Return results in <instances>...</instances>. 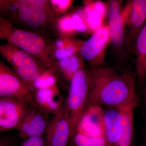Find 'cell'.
<instances>
[{"instance_id":"cell-10","label":"cell","mask_w":146,"mask_h":146,"mask_svg":"<svg viewBox=\"0 0 146 146\" xmlns=\"http://www.w3.org/2000/svg\"><path fill=\"white\" fill-rule=\"evenodd\" d=\"M125 23L129 27L127 36L129 50L133 48L138 34L146 23V0H133L122 13Z\"/></svg>"},{"instance_id":"cell-1","label":"cell","mask_w":146,"mask_h":146,"mask_svg":"<svg viewBox=\"0 0 146 146\" xmlns=\"http://www.w3.org/2000/svg\"><path fill=\"white\" fill-rule=\"evenodd\" d=\"M91 87L87 108L104 106L119 109L138 103L136 76L129 72L120 73L103 65L89 70Z\"/></svg>"},{"instance_id":"cell-11","label":"cell","mask_w":146,"mask_h":146,"mask_svg":"<svg viewBox=\"0 0 146 146\" xmlns=\"http://www.w3.org/2000/svg\"><path fill=\"white\" fill-rule=\"evenodd\" d=\"M14 6L21 21L31 27H39L47 21L46 1L21 0L17 1Z\"/></svg>"},{"instance_id":"cell-25","label":"cell","mask_w":146,"mask_h":146,"mask_svg":"<svg viewBox=\"0 0 146 146\" xmlns=\"http://www.w3.org/2000/svg\"><path fill=\"white\" fill-rule=\"evenodd\" d=\"M50 2L55 8L59 11H63L70 7L72 3L70 1H51Z\"/></svg>"},{"instance_id":"cell-23","label":"cell","mask_w":146,"mask_h":146,"mask_svg":"<svg viewBox=\"0 0 146 146\" xmlns=\"http://www.w3.org/2000/svg\"><path fill=\"white\" fill-rule=\"evenodd\" d=\"M88 5L92 9L98 13L103 19H104L107 13V7L103 2L100 1L93 2Z\"/></svg>"},{"instance_id":"cell-21","label":"cell","mask_w":146,"mask_h":146,"mask_svg":"<svg viewBox=\"0 0 146 146\" xmlns=\"http://www.w3.org/2000/svg\"><path fill=\"white\" fill-rule=\"evenodd\" d=\"M54 74L45 72L41 75L33 83V87L37 89H48L55 83Z\"/></svg>"},{"instance_id":"cell-26","label":"cell","mask_w":146,"mask_h":146,"mask_svg":"<svg viewBox=\"0 0 146 146\" xmlns=\"http://www.w3.org/2000/svg\"><path fill=\"white\" fill-rule=\"evenodd\" d=\"M0 146H16L15 142L11 138H1L0 141Z\"/></svg>"},{"instance_id":"cell-24","label":"cell","mask_w":146,"mask_h":146,"mask_svg":"<svg viewBox=\"0 0 146 146\" xmlns=\"http://www.w3.org/2000/svg\"><path fill=\"white\" fill-rule=\"evenodd\" d=\"M74 25L76 31L80 32H84L87 30V27L86 24L83 21V18L78 14H75L72 16Z\"/></svg>"},{"instance_id":"cell-5","label":"cell","mask_w":146,"mask_h":146,"mask_svg":"<svg viewBox=\"0 0 146 146\" xmlns=\"http://www.w3.org/2000/svg\"><path fill=\"white\" fill-rule=\"evenodd\" d=\"M4 33L10 44L40 58L47 66L44 58L45 56L49 59L46 56L48 54L47 45L40 35L31 32L14 29H10Z\"/></svg>"},{"instance_id":"cell-13","label":"cell","mask_w":146,"mask_h":146,"mask_svg":"<svg viewBox=\"0 0 146 146\" xmlns=\"http://www.w3.org/2000/svg\"><path fill=\"white\" fill-rule=\"evenodd\" d=\"M104 114L100 106H91L87 108L76 132L93 137L105 136Z\"/></svg>"},{"instance_id":"cell-14","label":"cell","mask_w":146,"mask_h":146,"mask_svg":"<svg viewBox=\"0 0 146 146\" xmlns=\"http://www.w3.org/2000/svg\"><path fill=\"white\" fill-rule=\"evenodd\" d=\"M104 123L107 146H114L120 140L123 131V120L119 110L114 108L104 112Z\"/></svg>"},{"instance_id":"cell-15","label":"cell","mask_w":146,"mask_h":146,"mask_svg":"<svg viewBox=\"0 0 146 146\" xmlns=\"http://www.w3.org/2000/svg\"><path fill=\"white\" fill-rule=\"evenodd\" d=\"M133 49L136 56V78L143 85L146 80V23L138 35Z\"/></svg>"},{"instance_id":"cell-4","label":"cell","mask_w":146,"mask_h":146,"mask_svg":"<svg viewBox=\"0 0 146 146\" xmlns=\"http://www.w3.org/2000/svg\"><path fill=\"white\" fill-rule=\"evenodd\" d=\"M54 115L46 130V146H67L76 133L68 112L62 106Z\"/></svg>"},{"instance_id":"cell-3","label":"cell","mask_w":146,"mask_h":146,"mask_svg":"<svg viewBox=\"0 0 146 146\" xmlns=\"http://www.w3.org/2000/svg\"><path fill=\"white\" fill-rule=\"evenodd\" d=\"M12 46H1V52L13 66L18 76L33 89L34 82L44 71L40 68L31 55L15 45Z\"/></svg>"},{"instance_id":"cell-17","label":"cell","mask_w":146,"mask_h":146,"mask_svg":"<svg viewBox=\"0 0 146 146\" xmlns=\"http://www.w3.org/2000/svg\"><path fill=\"white\" fill-rule=\"evenodd\" d=\"M138 103L125 106L118 109L123 120V131L121 137L114 146H131L134 129V110Z\"/></svg>"},{"instance_id":"cell-20","label":"cell","mask_w":146,"mask_h":146,"mask_svg":"<svg viewBox=\"0 0 146 146\" xmlns=\"http://www.w3.org/2000/svg\"><path fill=\"white\" fill-rule=\"evenodd\" d=\"M84 11L85 22L91 31L94 33L102 26L103 19L88 5H86Z\"/></svg>"},{"instance_id":"cell-22","label":"cell","mask_w":146,"mask_h":146,"mask_svg":"<svg viewBox=\"0 0 146 146\" xmlns=\"http://www.w3.org/2000/svg\"><path fill=\"white\" fill-rule=\"evenodd\" d=\"M60 30L66 34H71L76 31L72 17H64L59 21Z\"/></svg>"},{"instance_id":"cell-27","label":"cell","mask_w":146,"mask_h":146,"mask_svg":"<svg viewBox=\"0 0 146 146\" xmlns=\"http://www.w3.org/2000/svg\"><path fill=\"white\" fill-rule=\"evenodd\" d=\"M142 101L143 106L146 107V80L143 85L142 90Z\"/></svg>"},{"instance_id":"cell-7","label":"cell","mask_w":146,"mask_h":146,"mask_svg":"<svg viewBox=\"0 0 146 146\" xmlns=\"http://www.w3.org/2000/svg\"><path fill=\"white\" fill-rule=\"evenodd\" d=\"M32 88L24 82L16 72L3 64L0 69V98H10L31 101L34 100Z\"/></svg>"},{"instance_id":"cell-12","label":"cell","mask_w":146,"mask_h":146,"mask_svg":"<svg viewBox=\"0 0 146 146\" xmlns=\"http://www.w3.org/2000/svg\"><path fill=\"white\" fill-rule=\"evenodd\" d=\"M109 27L111 41L115 50L118 53L123 52L124 46L128 49L127 38L125 32V22L121 12L119 1L110 2L108 11Z\"/></svg>"},{"instance_id":"cell-16","label":"cell","mask_w":146,"mask_h":146,"mask_svg":"<svg viewBox=\"0 0 146 146\" xmlns=\"http://www.w3.org/2000/svg\"><path fill=\"white\" fill-rule=\"evenodd\" d=\"M82 68V60L80 56L75 54L58 60L52 70L56 78L64 84L66 82L70 83L73 76Z\"/></svg>"},{"instance_id":"cell-19","label":"cell","mask_w":146,"mask_h":146,"mask_svg":"<svg viewBox=\"0 0 146 146\" xmlns=\"http://www.w3.org/2000/svg\"><path fill=\"white\" fill-rule=\"evenodd\" d=\"M73 140L76 146H107L105 136L93 137L76 132Z\"/></svg>"},{"instance_id":"cell-18","label":"cell","mask_w":146,"mask_h":146,"mask_svg":"<svg viewBox=\"0 0 146 146\" xmlns=\"http://www.w3.org/2000/svg\"><path fill=\"white\" fill-rule=\"evenodd\" d=\"M63 41V47L57 48L54 51V56L58 60L68 58L80 51L83 42L73 40Z\"/></svg>"},{"instance_id":"cell-2","label":"cell","mask_w":146,"mask_h":146,"mask_svg":"<svg viewBox=\"0 0 146 146\" xmlns=\"http://www.w3.org/2000/svg\"><path fill=\"white\" fill-rule=\"evenodd\" d=\"M68 98L63 106L67 110L76 133L85 112L91 80L89 70L82 69L73 76L70 83Z\"/></svg>"},{"instance_id":"cell-8","label":"cell","mask_w":146,"mask_h":146,"mask_svg":"<svg viewBox=\"0 0 146 146\" xmlns=\"http://www.w3.org/2000/svg\"><path fill=\"white\" fill-rule=\"evenodd\" d=\"M111 41L108 26H102L94 33L82 46L80 54L91 63V68L103 65L104 56L107 45Z\"/></svg>"},{"instance_id":"cell-6","label":"cell","mask_w":146,"mask_h":146,"mask_svg":"<svg viewBox=\"0 0 146 146\" xmlns=\"http://www.w3.org/2000/svg\"><path fill=\"white\" fill-rule=\"evenodd\" d=\"M33 100L27 101L10 98H0L1 132L18 128Z\"/></svg>"},{"instance_id":"cell-9","label":"cell","mask_w":146,"mask_h":146,"mask_svg":"<svg viewBox=\"0 0 146 146\" xmlns=\"http://www.w3.org/2000/svg\"><path fill=\"white\" fill-rule=\"evenodd\" d=\"M48 112L33 100L28 112L17 129L18 135L22 139L36 136H43L49 123Z\"/></svg>"}]
</instances>
